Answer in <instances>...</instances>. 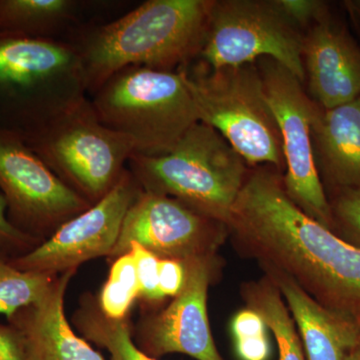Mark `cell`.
Listing matches in <instances>:
<instances>
[{
	"label": "cell",
	"instance_id": "6da1fadb",
	"mask_svg": "<svg viewBox=\"0 0 360 360\" xmlns=\"http://www.w3.org/2000/svg\"><path fill=\"white\" fill-rule=\"evenodd\" d=\"M240 255L290 277L328 309L360 317V248L288 198L272 168L248 174L226 224Z\"/></svg>",
	"mask_w": 360,
	"mask_h": 360
},
{
	"label": "cell",
	"instance_id": "7a4b0ae2",
	"mask_svg": "<svg viewBox=\"0 0 360 360\" xmlns=\"http://www.w3.org/2000/svg\"><path fill=\"white\" fill-rule=\"evenodd\" d=\"M212 0H148L70 41L77 49L85 91L94 94L129 66L177 71L198 58Z\"/></svg>",
	"mask_w": 360,
	"mask_h": 360
},
{
	"label": "cell",
	"instance_id": "3957f363",
	"mask_svg": "<svg viewBox=\"0 0 360 360\" xmlns=\"http://www.w3.org/2000/svg\"><path fill=\"white\" fill-rule=\"evenodd\" d=\"M16 129L59 179L90 205L104 198L127 172L135 146L104 125L86 92L23 111Z\"/></svg>",
	"mask_w": 360,
	"mask_h": 360
},
{
	"label": "cell",
	"instance_id": "277c9868",
	"mask_svg": "<svg viewBox=\"0 0 360 360\" xmlns=\"http://www.w3.org/2000/svg\"><path fill=\"white\" fill-rule=\"evenodd\" d=\"M246 165L219 132L198 122L169 153H134L127 165L142 191L170 196L226 225L248 176Z\"/></svg>",
	"mask_w": 360,
	"mask_h": 360
},
{
	"label": "cell",
	"instance_id": "5b68a950",
	"mask_svg": "<svg viewBox=\"0 0 360 360\" xmlns=\"http://www.w3.org/2000/svg\"><path fill=\"white\" fill-rule=\"evenodd\" d=\"M90 101L104 125L131 139L136 155L169 153L200 122L179 71L129 66L108 78Z\"/></svg>",
	"mask_w": 360,
	"mask_h": 360
},
{
	"label": "cell",
	"instance_id": "8992f818",
	"mask_svg": "<svg viewBox=\"0 0 360 360\" xmlns=\"http://www.w3.org/2000/svg\"><path fill=\"white\" fill-rule=\"evenodd\" d=\"M193 98L198 122L219 132L248 165L283 169L281 134L257 63L210 68L198 61L177 70Z\"/></svg>",
	"mask_w": 360,
	"mask_h": 360
},
{
	"label": "cell",
	"instance_id": "52a82bcc",
	"mask_svg": "<svg viewBox=\"0 0 360 360\" xmlns=\"http://www.w3.org/2000/svg\"><path fill=\"white\" fill-rule=\"evenodd\" d=\"M302 33L274 0L212 1L205 41L198 58L210 68L271 58L304 82Z\"/></svg>",
	"mask_w": 360,
	"mask_h": 360
},
{
	"label": "cell",
	"instance_id": "ba28073f",
	"mask_svg": "<svg viewBox=\"0 0 360 360\" xmlns=\"http://www.w3.org/2000/svg\"><path fill=\"white\" fill-rule=\"evenodd\" d=\"M267 103L281 134L284 165V191L305 214L333 231L328 200L315 160L311 120L315 103L302 82L271 58L257 61Z\"/></svg>",
	"mask_w": 360,
	"mask_h": 360
},
{
	"label": "cell",
	"instance_id": "9c48e42d",
	"mask_svg": "<svg viewBox=\"0 0 360 360\" xmlns=\"http://www.w3.org/2000/svg\"><path fill=\"white\" fill-rule=\"evenodd\" d=\"M0 189L9 221L39 240L92 205L45 165L18 130L4 127H0Z\"/></svg>",
	"mask_w": 360,
	"mask_h": 360
},
{
	"label": "cell",
	"instance_id": "30bf717a",
	"mask_svg": "<svg viewBox=\"0 0 360 360\" xmlns=\"http://www.w3.org/2000/svg\"><path fill=\"white\" fill-rule=\"evenodd\" d=\"M226 238L229 229L222 222L208 219L170 196L141 189L125 214L110 257L127 255L130 243H136L160 259L186 262L217 258Z\"/></svg>",
	"mask_w": 360,
	"mask_h": 360
},
{
	"label": "cell",
	"instance_id": "8fae6325",
	"mask_svg": "<svg viewBox=\"0 0 360 360\" xmlns=\"http://www.w3.org/2000/svg\"><path fill=\"white\" fill-rule=\"evenodd\" d=\"M129 169L101 200L61 224L56 232L30 252L9 258L25 271L53 274L77 269L94 258L110 255L117 243L123 219L141 193Z\"/></svg>",
	"mask_w": 360,
	"mask_h": 360
},
{
	"label": "cell",
	"instance_id": "7c38bea8",
	"mask_svg": "<svg viewBox=\"0 0 360 360\" xmlns=\"http://www.w3.org/2000/svg\"><path fill=\"white\" fill-rule=\"evenodd\" d=\"M79 91L82 65L70 41L0 33V96L27 99L28 110Z\"/></svg>",
	"mask_w": 360,
	"mask_h": 360
},
{
	"label": "cell",
	"instance_id": "4fadbf2b",
	"mask_svg": "<svg viewBox=\"0 0 360 360\" xmlns=\"http://www.w3.org/2000/svg\"><path fill=\"white\" fill-rule=\"evenodd\" d=\"M186 283L167 309L139 328L136 345L153 359L181 354L196 360H224L215 345L207 312L208 288L219 270V258L184 262Z\"/></svg>",
	"mask_w": 360,
	"mask_h": 360
},
{
	"label": "cell",
	"instance_id": "5bb4252c",
	"mask_svg": "<svg viewBox=\"0 0 360 360\" xmlns=\"http://www.w3.org/2000/svg\"><path fill=\"white\" fill-rule=\"evenodd\" d=\"M302 61L311 99L323 110L360 96V47L328 16L303 37Z\"/></svg>",
	"mask_w": 360,
	"mask_h": 360
},
{
	"label": "cell",
	"instance_id": "9a60e30c",
	"mask_svg": "<svg viewBox=\"0 0 360 360\" xmlns=\"http://www.w3.org/2000/svg\"><path fill=\"white\" fill-rule=\"evenodd\" d=\"M283 296L302 340L307 360H352L360 338L359 319L323 307L272 269H262Z\"/></svg>",
	"mask_w": 360,
	"mask_h": 360
},
{
	"label": "cell",
	"instance_id": "2e32d148",
	"mask_svg": "<svg viewBox=\"0 0 360 360\" xmlns=\"http://www.w3.org/2000/svg\"><path fill=\"white\" fill-rule=\"evenodd\" d=\"M75 269L56 278L46 295L9 319L25 338L32 360H105L71 329L65 295Z\"/></svg>",
	"mask_w": 360,
	"mask_h": 360
},
{
	"label": "cell",
	"instance_id": "e0dca14e",
	"mask_svg": "<svg viewBox=\"0 0 360 360\" xmlns=\"http://www.w3.org/2000/svg\"><path fill=\"white\" fill-rule=\"evenodd\" d=\"M311 134L326 179L338 189H360V96L331 110L315 103Z\"/></svg>",
	"mask_w": 360,
	"mask_h": 360
},
{
	"label": "cell",
	"instance_id": "ac0fdd59",
	"mask_svg": "<svg viewBox=\"0 0 360 360\" xmlns=\"http://www.w3.org/2000/svg\"><path fill=\"white\" fill-rule=\"evenodd\" d=\"M78 4L73 0H0V33L56 39L70 30Z\"/></svg>",
	"mask_w": 360,
	"mask_h": 360
},
{
	"label": "cell",
	"instance_id": "d6986e66",
	"mask_svg": "<svg viewBox=\"0 0 360 360\" xmlns=\"http://www.w3.org/2000/svg\"><path fill=\"white\" fill-rule=\"evenodd\" d=\"M240 293L246 307L257 311L272 331L279 360H307L295 321L276 284L264 276L243 284Z\"/></svg>",
	"mask_w": 360,
	"mask_h": 360
},
{
	"label": "cell",
	"instance_id": "ffe728a7",
	"mask_svg": "<svg viewBox=\"0 0 360 360\" xmlns=\"http://www.w3.org/2000/svg\"><path fill=\"white\" fill-rule=\"evenodd\" d=\"M77 323L87 340L110 352L111 360H158L135 345L124 319L115 321L104 316L101 310L85 309L78 312Z\"/></svg>",
	"mask_w": 360,
	"mask_h": 360
},
{
	"label": "cell",
	"instance_id": "44dd1931",
	"mask_svg": "<svg viewBox=\"0 0 360 360\" xmlns=\"http://www.w3.org/2000/svg\"><path fill=\"white\" fill-rule=\"evenodd\" d=\"M56 281L53 274L25 271L0 253V314L11 319L20 310L39 302Z\"/></svg>",
	"mask_w": 360,
	"mask_h": 360
},
{
	"label": "cell",
	"instance_id": "7402d4cb",
	"mask_svg": "<svg viewBox=\"0 0 360 360\" xmlns=\"http://www.w3.org/2000/svg\"><path fill=\"white\" fill-rule=\"evenodd\" d=\"M139 296V281L131 253L117 257L111 266L110 276L104 284L99 307L108 319L122 321Z\"/></svg>",
	"mask_w": 360,
	"mask_h": 360
},
{
	"label": "cell",
	"instance_id": "603a6c76",
	"mask_svg": "<svg viewBox=\"0 0 360 360\" xmlns=\"http://www.w3.org/2000/svg\"><path fill=\"white\" fill-rule=\"evenodd\" d=\"M330 206L333 231L349 245L360 248V189L338 188Z\"/></svg>",
	"mask_w": 360,
	"mask_h": 360
},
{
	"label": "cell",
	"instance_id": "cb8c5ba5",
	"mask_svg": "<svg viewBox=\"0 0 360 360\" xmlns=\"http://www.w3.org/2000/svg\"><path fill=\"white\" fill-rule=\"evenodd\" d=\"M129 252L131 253L134 260L139 296L150 302L162 300L158 288L160 258L136 243H130Z\"/></svg>",
	"mask_w": 360,
	"mask_h": 360
},
{
	"label": "cell",
	"instance_id": "d4e9b609",
	"mask_svg": "<svg viewBox=\"0 0 360 360\" xmlns=\"http://www.w3.org/2000/svg\"><path fill=\"white\" fill-rule=\"evenodd\" d=\"M274 6L298 30L314 26L328 16L326 2L319 0H274Z\"/></svg>",
	"mask_w": 360,
	"mask_h": 360
},
{
	"label": "cell",
	"instance_id": "484cf974",
	"mask_svg": "<svg viewBox=\"0 0 360 360\" xmlns=\"http://www.w3.org/2000/svg\"><path fill=\"white\" fill-rule=\"evenodd\" d=\"M39 245V239L20 231L9 221L6 198L0 193V253L6 257H18Z\"/></svg>",
	"mask_w": 360,
	"mask_h": 360
},
{
	"label": "cell",
	"instance_id": "4316f807",
	"mask_svg": "<svg viewBox=\"0 0 360 360\" xmlns=\"http://www.w3.org/2000/svg\"><path fill=\"white\" fill-rule=\"evenodd\" d=\"M158 281L161 300L165 297L174 298L186 285V264L176 259H160Z\"/></svg>",
	"mask_w": 360,
	"mask_h": 360
},
{
	"label": "cell",
	"instance_id": "83f0119b",
	"mask_svg": "<svg viewBox=\"0 0 360 360\" xmlns=\"http://www.w3.org/2000/svg\"><path fill=\"white\" fill-rule=\"evenodd\" d=\"M267 329L262 317L248 307L238 311L232 319L231 333L234 341L267 335Z\"/></svg>",
	"mask_w": 360,
	"mask_h": 360
},
{
	"label": "cell",
	"instance_id": "f1b7e54d",
	"mask_svg": "<svg viewBox=\"0 0 360 360\" xmlns=\"http://www.w3.org/2000/svg\"><path fill=\"white\" fill-rule=\"evenodd\" d=\"M0 360H32L22 333L11 323H0Z\"/></svg>",
	"mask_w": 360,
	"mask_h": 360
},
{
	"label": "cell",
	"instance_id": "f546056e",
	"mask_svg": "<svg viewBox=\"0 0 360 360\" xmlns=\"http://www.w3.org/2000/svg\"><path fill=\"white\" fill-rule=\"evenodd\" d=\"M236 354L240 360H267L270 345L267 335L234 341Z\"/></svg>",
	"mask_w": 360,
	"mask_h": 360
},
{
	"label": "cell",
	"instance_id": "4dcf8cb0",
	"mask_svg": "<svg viewBox=\"0 0 360 360\" xmlns=\"http://www.w3.org/2000/svg\"><path fill=\"white\" fill-rule=\"evenodd\" d=\"M348 6H352V8H354L355 13H357L360 15V0H357V1H349L347 2Z\"/></svg>",
	"mask_w": 360,
	"mask_h": 360
},
{
	"label": "cell",
	"instance_id": "1f68e13d",
	"mask_svg": "<svg viewBox=\"0 0 360 360\" xmlns=\"http://www.w3.org/2000/svg\"><path fill=\"white\" fill-rule=\"evenodd\" d=\"M359 319V326H360V317ZM352 360H360V338L359 345H357L356 349H355L354 356H352Z\"/></svg>",
	"mask_w": 360,
	"mask_h": 360
}]
</instances>
